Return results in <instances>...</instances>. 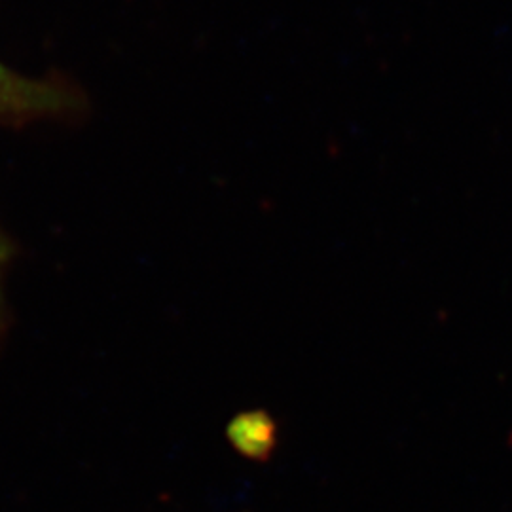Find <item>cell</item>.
Instances as JSON below:
<instances>
[{
	"instance_id": "6da1fadb",
	"label": "cell",
	"mask_w": 512,
	"mask_h": 512,
	"mask_svg": "<svg viewBox=\"0 0 512 512\" xmlns=\"http://www.w3.org/2000/svg\"><path fill=\"white\" fill-rule=\"evenodd\" d=\"M82 107L84 97L65 78H29L0 61V124L25 126L44 118H65Z\"/></svg>"
},
{
	"instance_id": "7a4b0ae2",
	"label": "cell",
	"mask_w": 512,
	"mask_h": 512,
	"mask_svg": "<svg viewBox=\"0 0 512 512\" xmlns=\"http://www.w3.org/2000/svg\"><path fill=\"white\" fill-rule=\"evenodd\" d=\"M228 440L241 456L266 461L277 446V425L264 410L243 412L228 425Z\"/></svg>"
},
{
	"instance_id": "3957f363",
	"label": "cell",
	"mask_w": 512,
	"mask_h": 512,
	"mask_svg": "<svg viewBox=\"0 0 512 512\" xmlns=\"http://www.w3.org/2000/svg\"><path fill=\"white\" fill-rule=\"evenodd\" d=\"M12 255H14V245H12V241L8 239V236L0 230V327L4 325V317H6L2 285H4V275H6L8 264H10V260H12Z\"/></svg>"
}]
</instances>
